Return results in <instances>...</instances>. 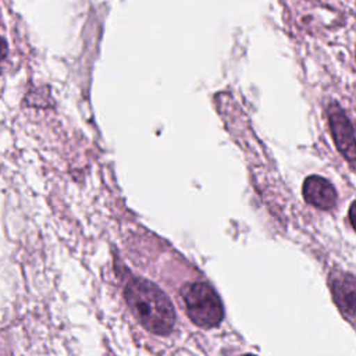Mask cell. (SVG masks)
I'll use <instances>...</instances> for the list:
<instances>
[{
  "instance_id": "obj_1",
  "label": "cell",
  "mask_w": 356,
  "mask_h": 356,
  "mask_svg": "<svg viewBox=\"0 0 356 356\" xmlns=\"http://www.w3.org/2000/svg\"><path fill=\"white\" fill-rule=\"evenodd\" d=\"M124 296L139 323L153 334L167 335L175 324V312L167 295L145 278H132Z\"/></svg>"
},
{
  "instance_id": "obj_2",
  "label": "cell",
  "mask_w": 356,
  "mask_h": 356,
  "mask_svg": "<svg viewBox=\"0 0 356 356\" xmlns=\"http://www.w3.org/2000/svg\"><path fill=\"white\" fill-rule=\"evenodd\" d=\"M189 318L199 327L211 328L221 323L224 309L217 292L206 282H191L181 288Z\"/></svg>"
},
{
  "instance_id": "obj_3",
  "label": "cell",
  "mask_w": 356,
  "mask_h": 356,
  "mask_svg": "<svg viewBox=\"0 0 356 356\" xmlns=\"http://www.w3.org/2000/svg\"><path fill=\"white\" fill-rule=\"evenodd\" d=\"M328 124L332 139L341 154L350 163L356 161V138L350 121L345 115L343 110L337 104L331 103L327 110Z\"/></svg>"
},
{
  "instance_id": "obj_4",
  "label": "cell",
  "mask_w": 356,
  "mask_h": 356,
  "mask_svg": "<svg viewBox=\"0 0 356 356\" xmlns=\"http://www.w3.org/2000/svg\"><path fill=\"white\" fill-rule=\"evenodd\" d=\"M330 288L341 314L356 323V277L348 273H334L330 277Z\"/></svg>"
},
{
  "instance_id": "obj_5",
  "label": "cell",
  "mask_w": 356,
  "mask_h": 356,
  "mask_svg": "<svg viewBox=\"0 0 356 356\" xmlns=\"http://www.w3.org/2000/svg\"><path fill=\"white\" fill-rule=\"evenodd\" d=\"M305 200L321 210L331 209L337 202V192L330 181L318 175H310L303 182Z\"/></svg>"
},
{
  "instance_id": "obj_6",
  "label": "cell",
  "mask_w": 356,
  "mask_h": 356,
  "mask_svg": "<svg viewBox=\"0 0 356 356\" xmlns=\"http://www.w3.org/2000/svg\"><path fill=\"white\" fill-rule=\"evenodd\" d=\"M349 221H350V224H352V227L355 228V231H356V200L350 204V207H349Z\"/></svg>"
},
{
  "instance_id": "obj_7",
  "label": "cell",
  "mask_w": 356,
  "mask_h": 356,
  "mask_svg": "<svg viewBox=\"0 0 356 356\" xmlns=\"http://www.w3.org/2000/svg\"><path fill=\"white\" fill-rule=\"evenodd\" d=\"M243 356H253V355H243Z\"/></svg>"
}]
</instances>
